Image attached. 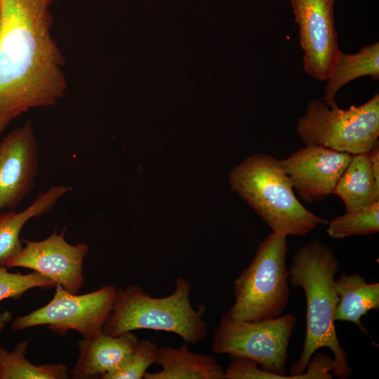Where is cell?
Listing matches in <instances>:
<instances>
[{
  "instance_id": "1",
  "label": "cell",
  "mask_w": 379,
  "mask_h": 379,
  "mask_svg": "<svg viewBox=\"0 0 379 379\" xmlns=\"http://www.w3.org/2000/svg\"><path fill=\"white\" fill-rule=\"evenodd\" d=\"M54 0H0V135L67 90L65 58L51 33Z\"/></svg>"
},
{
  "instance_id": "2",
  "label": "cell",
  "mask_w": 379,
  "mask_h": 379,
  "mask_svg": "<svg viewBox=\"0 0 379 379\" xmlns=\"http://www.w3.org/2000/svg\"><path fill=\"white\" fill-rule=\"evenodd\" d=\"M339 265L332 248L319 240L302 245L292 257L289 282L301 288L305 295L306 332L301 354L291 364V375L302 374L312 355L322 347L329 349L333 354V377L346 379L352 374L333 317L338 302L335 276Z\"/></svg>"
},
{
  "instance_id": "3",
  "label": "cell",
  "mask_w": 379,
  "mask_h": 379,
  "mask_svg": "<svg viewBox=\"0 0 379 379\" xmlns=\"http://www.w3.org/2000/svg\"><path fill=\"white\" fill-rule=\"evenodd\" d=\"M272 155L259 153L247 157L229 175L237 193L273 233L302 237L328 221L307 210L298 201L291 184Z\"/></svg>"
},
{
  "instance_id": "4",
  "label": "cell",
  "mask_w": 379,
  "mask_h": 379,
  "mask_svg": "<svg viewBox=\"0 0 379 379\" xmlns=\"http://www.w3.org/2000/svg\"><path fill=\"white\" fill-rule=\"evenodd\" d=\"M191 287L189 281L179 277L173 292L165 297H152L137 285L117 289L103 332L117 336L150 329L173 333L187 344H197L206 337L208 324L204 319L206 306L201 303L194 309L192 305Z\"/></svg>"
},
{
  "instance_id": "5",
  "label": "cell",
  "mask_w": 379,
  "mask_h": 379,
  "mask_svg": "<svg viewBox=\"0 0 379 379\" xmlns=\"http://www.w3.org/2000/svg\"><path fill=\"white\" fill-rule=\"evenodd\" d=\"M286 237L272 232L258 246L234 281V302L224 315L232 320L260 321L282 314L290 298Z\"/></svg>"
},
{
  "instance_id": "6",
  "label": "cell",
  "mask_w": 379,
  "mask_h": 379,
  "mask_svg": "<svg viewBox=\"0 0 379 379\" xmlns=\"http://www.w3.org/2000/svg\"><path fill=\"white\" fill-rule=\"evenodd\" d=\"M295 130L305 146H322L352 155L368 152L378 142L379 94L347 109L312 99Z\"/></svg>"
},
{
  "instance_id": "7",
  "label": "cell",
  "mask_w": 379,
  "mask_h": 379,
  "mask_svg": "<svg viewBox=\"0 0 379 379\" xmlns=\"http://www.w3.org/2000/svg\"><path fill=\"white\" fill-rule=\"evenodd\" d=\"M296 321L290 313L253 321L232 320L222 314L214 332L212 349L215 354L251 359L262 370L288 379V347Z\"/></svg>"
},
{
  "instance_id": "8",
  "label": "cell",
  "mask_w": 379,
  "mask_h": 379,
  "mask_svg": "<svg viewBox=\"0 0 379 379\" xmlns=\"http://www.w3.org/2000/svg\"><path fill=\"white\" fill-rule=\"evenodd\" d=\"M113 285L103 286L88 293L77 295L57 286L52 300L27 314L17 316L11 328L21 331L36 326H46L53 332L64 335L68 331H77L83 338L100 335L113 309L117 294Z\"/></svg>"
},
{
  "instance_id": "9",
  "label": "cell",
  "mask_w": 379,
  "mask_h": 379,
  "mask_svg": "<svg viewBox=\"0 0 379 379\" xmlns=\"http://www.w3.org/2000/svg\"><path fill=\"white\" fill-rule=\"evenodd\" d=\"M298 26L305 72L326 81L341 52L334 20V0H290Z\"/></svg>"
},
{
  "instance_id": "10",
  "label": "cell",
  "mask_w": 379,
  "mask_h": 379,
  "mask_svg": "<svg viewBox=\"0 0 379 379\" xmlns=\"http://www.w3.org/2000/svg\"><path fill=\"white\" fill-rule=\"evenodd\" d=\"M66 228L58 234L55 230L41 241L21 239L25 244L21 251L6 262L8 268L24 267L32 270L77 294L82 287L83 262L89 251L85 243L72 245L65 239Z\"/></svg>"
},
{
  "instance_id": "11",
  "label": "cell",
  "mask_w": 379,
  "mask_h": 379,
  "mask_svg": "<svg viewBox=\"0 0 379 379\" xmlns=\"http://www.w3.org/2000/svg\"><path fill=\"white\" fill-rule=\"evenodd\" d=\"M352 156L322 146H305L277 161L293 190L311 204L332 194Z\"/></svg>"
},
{
  "instance_id": "12",
  "label": "cell",
  "mask_w": 379,
  "mask_h": 379,
  "mask_svg": "<svg viewBox=\"0 0 379 379\" xmlns=\"http://www.w3.org/2000/svg\"><path fill=\"white\" fill-rule=\"evenodd\" d=\"M39 163L30 121L0 140V211L13 210L33 190Z\"/></svg>"
},
{
  "instance_id": "13",
  "label": "cell",
  "mask_w": 379,
  "mask_h": 379,
  "mask_svg": "<svg viewBox=\"0 0 379 379\" xmlns=\"http://www.w3.org/2000/svg\"><path fill=\"white\" fill-rule=\"evenodd\" d=\"M139 338L132 331L113 336L102 332L78 343L79 357L69 375L74 379H90L121 366L130 357Z\"/></svg>"
},
{
  "instance_id": "14",
  "label": "cell",
  "mask_w": 379,
  "mask_h": 379,
  "mask_svg": "<svg viewBox=\"0 0 379 379\" xmlns=\"http://www.w3.org/2000/svg\"><path fill=\"white\" fill-rule=\"evenodd\" d=\"M155 364L161 366L157 373L146 372L145 379H224V371L213 354L190 351L184 343L179 348L158 347Z\"/></svg>"
},
{
  "instance_id": "15",
  "label": "cell",
  "mask_w": 379,
  "mask_h": 379,
  "mask_svg": "<svg viewBox=\"0 0 379 379\" xmlns=\"http://www.w3.org/2000/svg\"><path fill=\"white\" fill-rule=\"evenodd\" d=\"M69 185H55L40 192L32 203L23 211L12 210L0 213V265L15 256L22 249L20 234L26 222L48 213L66 194L72 190Z\"/></svg>"
},
{
  "instance_id": "16",
  "label": "cell",
  "mask_w": 379,
  "mask_h": 379,
  "mask_svg": "<svg viewBox=\"0 0 379 379\" xmlns=\"http://www.w3.org/2000/svg\"><path fill=\"white\" fill-rule=\"evenodd\" d=\"M335 287L338 296L333 314L335 321L353 323L368 334L361 319L370 310H378L379 283H367L359 274L343 273L335 279Z\"/></svg>"
},
{
  "instance_id": "17",
  "label": "cell",
  "mask_w": 379,
  "mask_h": 379,
  "mask_svg": "<svg viewBox=\"0 0 379 379\" xmlns=\"http://www.w3.org/2000/svg\"><path fill=\"white\" fill-rule=\"evenodd\" d=\"M332 194L342 199L347 213L379 201V183L373 173L369 151L352 156Z\"/></svg>"
},
{
  "instance_id": "18",
  "label": "cell",
  "mask_w": 379,
  "mask_h": 379,
  "mask_svg": "<svg viewBox=\"0 0 379 379\" xmlns=\"http://www.w3.org/2000/svg\"><path fill=\"white\" fill-rule=\"evenodd\" d=\"M369 76L379 79V43L374 42L361 48L356 53L340 52L330 77L326 81L321 100L329 107L338 106L335 101L338 91L356 79Z\"/></svg>"
},
{
  "instance_id": "19",
  "label": "cell",
  "mask_w": 379,
  "mask_h": 379,
  "mask_svg": "<svg viewBox=\"0 0 379 379\" xmlns=\"http://www.w3.org/2000/svg\"><path fill=\"white\" fill-rule=\"evenodd\" d=\"M28 341L17 344L8 352L0 345V379H65L69 376L63 364L35 365L26 358Z\"/></svg>"
},
{
  "instance_id": "20",
  "label": "cell",
  "mask_w": 379,
  "mask_h": 379,
  "mask_svg": "<svg viewBox=\"0 0 379 379\" xmlns=\"http://www.w3.org/2000/svg\"><path fill=\"white\" fill-rule=\"evenodd\" d=\"M327 234L333 239L376 234L379 231V201L345 213L328 222Z\"/></svg>"
},
{
  "instance_id": "21",
  "label": "cell",
  "mask_w": 379,
  "mask_h": 379,
  "mask_svg": "<svg viewBox=\"0 0 379 379\" xmlns=\"http://www.w3.org/2000/svg\"><path fill=\"white\" fill-rule=\"evenodd\" d=\"M157 345L147 339L138 340L134 350L125 363L109 372L101 379H141L147 369L155 364Z\"/></svg>"
},
{
  "instance_id": "22",
  "label": "cell",
  "mask_w": 379,
  "mask_h": 379,
  "mask_svg": "<svg viewBox=\"0 0 379 379\" xmlns=\"http://www.w3.org/2000/svg\"><path fill=\"white\" fill-rule=\"evenodd\" d=\"M55 286L53 281L36 272L26 274L12 273L8 271L6 265H0V301L20 298L34 288H51Z\"/></svg>"
},
{
  "instance_id": "23",
  "label": "cell",
  "mask_w": 379,
  "mask_h": 379,
  "mask_svg": "<svg viewBox=\"0 0 379 379\" xmlns=\"http://www.w3.org/2000/svg\"><path fill=\"white\" fill-rule=\"evenodd\" d=\"M234 357L224 371V379H281L279 375L259 369L258 364L254 360L241 357Z\"/></svg>"
},
{
  "instance_id": "24",
  "label": "cell",
  "mask_w": 379,
  "mask_h": 379,
  "mask_svg": "<svg viewBox=\"0 0 379 379\" xmlns=\"http://www.w3.org/2000/svg\"><path fill=\"white\" fill-rule=\"evenodd\" d=\"M333 366V359L329 355L314 354L304 373L307 379H331L333 375L329 372H332Z\"/></svg>"
},
{
  "instance_id": "25",
  "label": "cell",
  "mask_w": 379,
  "mask_h": 379,
  "mask_svg": "<svg viewBox=\"0 0 379 379\" xmlns=\"http://www.w3.org/2000/svg\"><path fill=\"white\" fill-rule=\"evenodd\" d=\"M369 156L373 175L379 183V142L369 151Z\"/></svg>"
},
{
  "instance_id": "26",
  "label": "cell",
  "mask_w": 379,
  "mask_h": 379,
  "mask_svg": "<svg viewBox=\"0 0 379 379\" xmlns=\"http://www.w3.org/2000/svg\"><path fill=\"white\" fill-rule=\"evenodd\" d=\"M13 319V314L8 310H4L0 313V335L6 326Z\"/></svg>"
}]
</instances>
